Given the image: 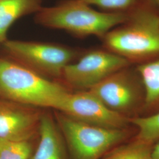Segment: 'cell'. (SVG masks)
I'll use <instances>...</instances> for the list:
<instances>
[{
    "mask_svg": "<svg viewBox=\"0 0 159 159\" xmlns=\"http://www.w3.org/2000/svg\"><path fill=\"white\" fill-rule=\"evenodd\" d=\"M34 107L0 99V139L29 141L41 116Z\"/></svg>",
    "mask_w": 159,
    "mask_h": 159,
    "instance_id": "9",
    "label": "cell"
},
{
    "mask_svg": "<svg viewBox=\"0 0 159 159\" xmlns=\"http://www.w3.org/2000/svg\"><path fill=\"white\" fill-rule=\"evenodd\" d=\"M81 122L107 129H127L130 119L108 108L89 90L70 93L60 111Z\"/></svg>",
    "mask_w": 159,
    "mask_h": 159,
    "instance_id": "8",
    "label": "cell"
},
{
    "mask_svg": "<svg viewBox=\"0 0 159 159\" xmlns=\"http://www.w3.org/2000/svg\"><path fill=\"white\" fill-rule=\"evenodd\" d=\"M1 44L7 56L60 83L64 69L83 53L75 48L50 43L7 40Z\"/></svg>",
    "mask_w": 159,
    "mask_h": 159,
    "instance_id": "4",
    "label": "cell"
},
{
    "mask_svg": "<svg viewBox=\"0 0 159 159\" xmlns=\"http://www.w3.org/2000/svg\"><path fill=\"white\" fill-rule=\"evenodd\" d=\"M131 125L138 131L136 137L143 141L154 144L159 140V111L156 113L138 116L130 119Z\"/></svg>",
    "mask_w": 159,
    "mask_h": 159,
    "instance_id": "14",
    "label": "cell"
},
{
    "mask_svg": "<svg viewBox=\"0 0 159 159\" xmlns=\"http://www.w3.org/2000/svg\"><path fill=\"white\" fill-rule=\"evenodd\" d=\"M136 66L146 92L145 104L140 116L156 113L159 111V57Z\"/></svg>",
    "mask_w": 159,
    "mask_h": 159,
    "instance_id": "12",
    "label": "cell"
},
{
    "mask_svg": "<svg viewBox=\"0 0 159 159\" xmlns=\"http://www.w3.org/2000/svg\"><path fill=\"white\" fill-rule=\"evenodd\" d=\"M91 6H96L102 11L128 12L134 8L140 0H81Z\"/></svg>",
    "mask_w": 159,
    "mask_h": 159,
    "instance_id": "16",
    "label": "cell"
},
{
    "mask_svg": "<svg viewBox=\"0 0 159 159\" xmlns=\"http://www.w3.org/2000/svg\"><path fill=\"white\" fill-rule=\"evenodd\" d=\"M33 148L29 141L0 139V159H30Z\"/></svg>",
    "mask_w": 159,
    "mask_h": 159,
    "instance_id": "15",
    "label": "cell"
},
{
    "mask_svg": "<svg viewBox=\"0 0 159 159\" xmlns=\"http://www.w3.org/2000/svg\"><path fill=\"white\" fill-rule=\"evenodd\" d=\"M127 17V12L98 11L81 0H63L56 6L43 7L35 14V21L80 37L93 35L102 39Z\"/></svg>",
    "mask_w": 159,
    "mask_h": 159,
    "instance_id": "3",
    "label": "cell"
},
{
    "mask_svg": "<svg viewBox=\"0 0 159 159\" xmlns=\"http://www.w3.org/2000/svg\"><path fill=\"white\" fill-rule=\"evenodd\" d=\"M66 86L8 56H0V98L34 107L60 111L69 94Z\"/></svg>",
    "mask_w": 159,
    "mask_h": 159,
    "instance_id": "2",
    "label": "cell"
},
{
    "mask_svg": "<svg viewBox=\"0 0 159 159\" xmlns=\"http://www.w3.org/2000/svg\"><path fill=\"white\" fill-rule=\"evenodd\" d=\"M153 145L136 137L131 142L114 148L103 159H152Z\"/></svg>",
    "mask_w": 159,
    "mask_h": 159,
    "instance_id": "13",
    "label": "cell"
},
{
    "mask_svg": "<svg viewBox=\"0 0 159 159\" xmlns=\"http://www.w3.org/2000/svg\"><path fill=\"white\" fill-rule=\"evenodd\" d=\"M57 116L74 159H100L129 136L128 129L91 125L61 112Z\"/></svg>",
    "mask_w": 159,
    "mask_h": 159,
    "instance_id": "6",
    "label": "cell"
},
{
    "mask_svg": "<svg viewBox=\"0 0 159 159\" xmlns=\"http://www.w3.org/2000/svg\"><path fill=\"white\" fill-rule=\"evenodd\" d=\"M89 90L110 110L130 119L142 114L146 92L136 65L120 69Z\"/></svg>",
    "mask_w": 159,
    "mask_h": 159,
    "instance_id": "5",
    "label": "cell"
},
{
    "mask_svg": "<svg viewBox=\"0 0 159 159\" xmlns=\"http://www.w3.org/2000/svg\"><path fill=\"white\" fill-rule=\"evenodd\" d=\"M44 0H0V44L7 40L10 27L19 18L36 14Z\"/></svg>",
    "mask_w": 159,
    "mask_h": 159,
    "instance_id": "11",
    "label": "cell"
},
{
    "mask_svg": "<svg viewBox=\"0 0 159 159\" xmlns=\"http://www.w3.org/2000/svg\"><path fill=\"white\" fill-rule=\"evenodd\" d=\"M131 64L106 49L83 52L77 61L64 69L60 83L74 89L89 90L109 75Z\"/></svg>",
    "mask_w": 159,
    "mask_h": 159,
    "instance_id": "7",
    "label": "cell"
},
{
    "mask_svg": "<svg viewBox=\"0 0 159 159\" xmlns=\"http://www.w3.org/2000/svg\"><path fill=\"white\" fill-rule=\"evenodd\" d=\"M103 48L138 65L159 57V11L140 1L102 39Z\"/></svg>",
    "mask_w": 159,
    "mask_h": 159,
    "instance_id": "1",
    "label": "cell"
},
{
    "mask_svg": "<svg viewBox=\"0 0 159 159\" xmlns=\"http://www.w3.org/2000/svg\"><path fill=\"white\" fill-rule=\"evenodd\" d=\"M152 159H159V140L155 144H154L152 149Z\"/></svg>",
    "mask_w": 159,
    "mask_h": 159,
    "instance_id": "17",
    "label": "cell"
},
{
    "mask_svg": "<svg viewBox=\"0 0 159 159\" xmlns=\"http://www.w3.org/2000/svg\"><path fill=\"white\" fill-rule=\"evenodd\" d=\"M144 2H146L157 9L159 11V0H140Z\"/></svg>",
    "mask_w": 159,
    "mask_h": 159,
    "instance_id": "18",
    "label": "cell"
},
{
    "mask_svg": "<svg viewBox=\"0 0 159 159\" xmlns=\"http://www.w3.org/2000/svg\"><path fill=\"white\" fill-rule=\"evenodd\" d=\"M40 142L30 159H64V149L54 121L48 114L41 116Z\"/></svg>",
    "mask_w": 159,
    "mask_h": 159,
    "instance_id": "10",
    "label": "cell"
}]
</instances>
